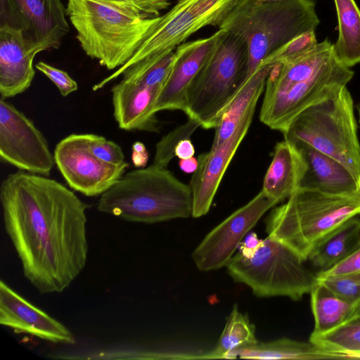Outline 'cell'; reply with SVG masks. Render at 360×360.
I'll return each instance as SVG.
<instances>
[{"mask_svg":"<svg viewBox=\"0 0 360 360\" xmlns=\"http://www.w3.org/2000/svg\"><path fill=\"white\" fill-rule=\"evenodd\" d=\"M3 221L25 277L41 293H60L84 269L89 205L60 182L22 170L0 187Z\"/></svg>","mask_w":360,"mask_h":360,"instance_id":"obj_1","label":"cell"},{"mask_svg":"<svg viewBox=\"0 0 360 360\" xmlns=\"http://www.w3.org/2000/svg\"><path fill=\"white\" fill-rule=\"evenodd\" d=\"M333 47L326 39L293 61L273 64L259 113L263 124L283 133L302 111L346 86L354 72L337 59Z\"/></svg>","mask_w":360,"mask_h":360,"instance_id":"obj_2","label":"cell"},{"mask_svg":"<svg viewBox=\"0 0 360 360\" xmlns=\"http://www.w3.org/2000/svg\"><path fill=\"white\" fill-rule=\"evenodd\" d=\"M319 23L315 0H239L219 29L246 41V82L265 58Z\"/></svg>","mask_w":360,"mask_h":360,"instance_id":"obj_3","label":"cell"},{"mask_svg":"<svg viewBox=\"0 0 360 360\" xmlns=\"http://www.w3.org/2000/svg\"><path fill=\"white\" fill-rule=\"evenodd\" d=\"M66 15L84 53L111 70L134 56L155 18L103 0H68Z\"/></svg>","mask_w":360,"mask_h":360,"instance_id":"obj_4","label":"cell"},{"mask_svg":"<svg viewBox=\"0 0 360 360\" xmlns=\"http://www.w3.org/2000/svg\"><path fill=\"white\" fill-rule=\"evenodd\" d=\"M97 209L131 222L188 218L192 214V192L167 167L152 164L124 174L101 195Z\"/></svg>","mask_w":360,"mask_h":360,"instance_id":"obj_5","label":"cell"},{"mask_svg":"<svg viewBox=\"0 0 360 360\" xmlns=\"http://www.w3.org/2000/svg\"><path fill=\"white\" fill-rule=\"evenodd\" d=\"M359 215L360 192L335 195L299 187L285 203L273 207L266 231L306 262L321 239Z\"/></svg>","mask_w":360,"mask_h":360,"instance_id":"obj_6","label":"cell"},{"mask_svg":"<svg viewBox=\"0 0 360 360\" xmlns=\"http://www.w3.org/2000/svg\"><path fill=\"white\" fill-rule=\"evenodd\" d=\"M343 165L360 184V143L353 101L344 86L298 114L283 133Z\"/></svg>","mask_w":360,"mask_h":360,"instance_id":"obj_7","label":"cell"},{"mask_svg":"<svg viewBox=\"0 0 360 360\" xmlns=\"http://www.w3.org/2000/svg\"><path fill=\"white\" fill-rule=\"evenodd\" d=\"M291 249L268 236L252 252L236 253L226 265L230 276L257 297L285 296L298 301L318 283L314 271Z\"/></svg>","mask_w":360,"mask_h":360,"instance_id":"obj_8","label":"cell"},{"mask_svg":"<svg viewBox=\"0 0 360 360\" xmlns=\"http://www.w3.org/2000/svg\"><path fill=\"white\" fill-rule=\"evenodd\" d=\"M248 46L231 33L225 35L210 59L189 86L186 114L203 129H215L223 112L245 82Z\"/></svg>","mask_w":360,"mask_h":360,"instance_id":"obj_9","label":"cell"},{"mask_svg":"<svg viewBox=\"0 0 360 360\" xmlns=\"http://www.w3.org/2000/svg\"><path fill=\"white\" fill-rule=\"evenodd\" d=\"M239 0H178L165 14L155 18L147 35L131 59L93 86L104 87L131 65L150 56L164 58L206 26L219 27Z\"/></svg>","mask_w":360,"mask_h":360,"instance_id":"obj_10","label":"cell"},{"mask_svg":"<svg viewBox=\"0 0 360 360\" xmlns=\"http://www.w3.org/2000/svg\"><path fill=\"white\" fill-rule=\"evenodd\" d=\"M66 16L60 0H0V27L19 31L36 55L60 48L70 32Z\"/></svg>","mask_w":360,"mask_h":360,"instance_id":"obj_11","label":"cell"},{"mask_svg":"<svg viewBox=\"0 0 360 360\" xmlns=\"http://www.w3.org/2000/svg\"><path fill=\"white\" fill-rule=\"evenodd\" d=\"M0 156L19 170L45 176L56 164L42 133L4 98L0 99Z\"/></svg>","mask_w":360,"mask_h":360,"instance_id":"obj_12","label":"cell"},{"mask_svg":"<svg viewBox=\"0 0 360 360\" xmlns=\"http://www.w3.org/2000/svg\"><path fill=\"white\" fill-rule=\"evenodd\" d=\"M55 163L69 186L89 197L102 195L113 186L129 167L125 162L111 165L90 150L87 134H72L56 145Z\"/></svg>","mask_w":360,"mask_h":360,"instance_id":"obj_13","label":"cell"},{"mask_svg":"<svg viewBox=\"0 0 360 360\" xmlns=\"http://www.w3.org/2000/svg\"><path fill=\"white\" fill-rule=\"evenodd\" d=\"M278 202L262 190L210 231L195 248L192 259L198 269L209 271L226 266L243 238Z\"/></svg>","mask_w":360,"mask_h":360,"instance_id":"obj_14","label":"cell"},{"mask_svg":"<svg viewBox=\"0 0 360 360\" xmlns=\"http://www.w3.org/2000/svg\"><path fill=\"white\" fill-rule=\"evenodd\" d=\"M225 32L219 29L209 37L188 41L175 49L172 69L154 105V111L178 110L186 112L188 89L221 42Z\"/></svg>","mask_w":360,"mask_h":360,"instance_id":"obj_15","label":"cell"},{"mask_svg":"<svg viewBox=\"0 0 360 360\" xmlns=\"http://www.w3.org/2000/svg\"><path fill=\"white\" fill-rule=\"evenodd\" d=\"M255 111L248 113L228 140L197 158L198 166L189 184L193 217H200L209 212L224 173L249 130Z\"/></svg>","mask_w":360,"mask_h":360,"instance_id":"obj_16","label":"cell"},{"mask_svg":"<svg viewBox=\"0 0 360 360\" xmlns=\"http://www.w3.org/2000/svg\"><path fill=\"white\" fill-rule=\"evenodd\" d=\"M0 323L17 333L28 334L55 344L73 345L71 331L60 322L0 282Z\"/></svg>","mask_w":360,"mask_h":360,"instance_id":"obj_17","label":"cell"},{"mask_svg":"<svg viewBox=\"0 0 360 360\" xmlns=\"http://www.w3.org/2000/svg\"><path fill=\"white\" fill-rule=\"evenodd\" d=\"M163 85L146 86L122 79L111 89L114 117L123 130L158 132L154 105Z\"/></svg>","mask_w":360,"mask_h":360,"instance_id":"obj_18","label":"cell"},{"mask_svg":"<svg viewBox=\"0 0 360 360\" xmlns=\"http://www.w3.org/2000/svg\"><path fill=\"white\" fill-rule=\"evenodd\" d=\"M290 142L299 150L307 164L299 187L335 195L360 192L359 182L340 162L303 141Z\"/></svg>","mask_w":360,"mask_h":360,"instance_id":"obj_19","label":"cell"},{"mask_svg":"<svg viewBox=\"0 0 360 360\" xmlns=\"http://www.w3.org/2000/svg\"><path fill=\"white\" fill-rule=\"evenodd\" d=\"M35 56L26 47L19 31L0 27L1 98L13 97L30 86L35 75Z\"/></svg>","mask_w":360,"mask_h":360,"instance_id":"obj_20","label":"cell"},{"mask_svg":"<svg viewBox=\"0 0 360 360\" xmlns=\"http://www.w3.org/2000/svg\"><path fill=\"white\" fill-rule=\"evenodd\" d=\"M306 169L307 164L301 153L291 142L284 139L274 147L262 191L278 203L286 200L299 188Z\"/></svg>","mask_w":360,"mask_h":360,"instance_id":"obj_21","label":"cell"},{"mask_svg":"<svg viewBox=\"0 0 360 360\" xmlns=\"http://www.w3.org/2000/svg\"><path fill=\"white\" fill-rule=\"evenodd\" d=\"M272 67L273 64L259 67L229 103L215 128L211 148H217L228 140L248 113L255 110Z\"/></svg>","mask_w":360,"mask_h":360,"instance_id":"obj_22","label":"cell"},{"mask_svg":"<svg viewBox=\"0 0 360 360\" xmlns=\"http://www.w3.org/2000/svg\"><path fill=\"white\" fill-rule=\"evenodd\" d=\"M240 357L251 359H349L347 356L324 348L310 340L301 342L286 338L236 350L231 359Z\"/></svg>","mask_w":360,"mask_h":360,"instance_id":"obj_23","label":"cell"},{"mask_svg":"<svg viewBox=\"0 0 360 360\" xmlns=\"http://www.w3.org/2000/svg\"><path fill=\"white\" fill-rule=\"evenodd\" d=\"M359 223L357 217L349 219L314 247L306 262L316 274L333 267L359 247Z\"/></svg>","mask_w":360,"mask_h":360,"instance_id":"obj_24","label":"cell"},{"mask_svg":"<svg viewBox=\"0 0 360 360\" xmlns=\"http://www.w3.org/2000/svg\"><path fill=\"white\" fill-rule=\"evenodd\" d=\"M338 38L333 44L337 59L351 68L360 63V9L354 0H334Z\"/></svg>","mask_w":360,"mask_h":360,"instance_id":"obj_25","label":"cell"},{"mask_svg":"<svg viewBox=\"0 0 360 360\" xmlns=\"http://www.w3.org/2000/svg\"><path fill=\"white\" fill-rule=\"evenodd\" d=\"M314 327L311 335L326 333L347 321L354 305L318 281L310 292Z\"/></svg>","mask_w":360,"mask_h":360,"instance_id":"obj_26","label":"cell"},{"mask_svg":"<svg viewBox=\"0 0 360 360\" xmlns=\"http://www.w3.org/2000/svg\"><path fill=\"white\" fill-rule=\"evenodd\" d=\"M258 342L255 326L248 315L242 314L237 304L226 318L224 328L213 350L205 354V359H231L236 350Z\"/></svg>","mask_w":360,"mask_h":360,"instance_id":"obj_27","label":"cell"},{"mask_svg":"<svg viewBox=\"0 0 360 360\" xmlns=\"http://www.w3.org/2000/svg\"><path fill=\"white\" fill-rule=\"evenodd\" d=\"M309 340L349 359H360V317L352 319L326 333L310 335Z\"/></svg>","mask_w":360,"mask_h":360,"instance_id":"obj_28","label":"cell"},{"mask_svg":"<svg viewBox=\"0 0 360 360\" xmlns=\"http://www.w3.org/2000/svg\"><path fill=\"white\" fill-rule=\"evenodd\" d=\"M200 124L196 120L188 118L184 124L175 128L164 136L155 146V153L153 164L156 166L167 167L175 156L174 150L178 143L189 138Z\"/></svg>","mask_w":360,"mask_h":360,"instance_id":"obj_29","label":"cell"},{"mask_svg":"<svg viewBox=\"0 0 360 360\" xmlns=\"http://www.w3.org/2000/svg\"><path fill=\"white\" fill-rule=\"evenodd\" d=\"M317 44L315 30L303 33L269 56L259 67L293 61L313 49Z\"/></svg>","mask_w":360,"mask_h":360,"instance_id":"obj_30","label":"cell"},{"mask_svg":"<svg viewBox=\"0 0 360 360\" xmlns=\"http://www.w3.org/2000/svg\"><path fill=\"white\" fill-rule=\"evenodd\" d=\"M336 295L353 304L360 303V272L349 275L318 278ZM353 310V309H352Z\"/></svg>","mask_w":360,"mask_h":360,"instance_id":"obj_31","label":"cell"},{"mask_svg":"<svg viewBox=\"0 0 360 360\" xmlns=\"http://www.w3.org/2000/svg\"><path fill=\"white\" fill-rule=\"evenodd\" d=\"M87 139L91 152L99 160L111 165L125 162L124 153L115 142L93 134H87Z\"/></svg>","mask_w":360,"mask_h":360,"instance_id":"obj_32","label":"cell"},{"mask_svg":"<svg viewBox=\"0 0 360 360\" xmlns=\"http://www.w3.org/2000/svg\"><path fill=\"white\" fill-rule=\"evenodd\" d=\"M35 68L56 85L63 96H67L78 89V84L76 81L64 70L43 61L37 63Z\"/></svg>","mask_w":360,"mask_h":360,"instance_id":"obj_33","label":"cell"},{"mask_svg":"<svg viewBox=\"0 0 360 360\" xmlns=\"http://www.w3.org/2000/svg\"><path fill=\"white\" fill-rule=\"evenodd\" d=\"M360 272V246L330 269L316 274L318 278L340 276Z\"/></svg>","mask_w":360,"mask_h":360,"instance_id":"obj_34","label":"cell"},{"mask_svg":"<svg viewBox=\"0 0 360 360\" xmlns=\"http://www.w3.org/2000/svg\"><path fill=\"white\" fill-rule=\"evenodd\" d=\"M105 1L124 7H129L141 11L143 14L155 18L158 15L154 9L143 0H103Z\"/></svg>","mask_w":360,"mask_h":360,"instance_id":"obj_35","label":"cell"},{"mask_svg":"<svg viewBox=\"0 0 360 360\" xmlns=\"http://www.w3.org/2000/svg\"><path fill=\"white\" fill-rule=\"evenodd\" d=\"M132 162L137 167H144L148 160V153L145 145L136 141L132 145Z\"/></svg>","mask_w":360,"mask_h":360,"instance_id":"obj_36","label":"cell"},{"mask_svg":"<svg viewBox=\"0 0 360 360\" xmlns=\"http://www.w3.org/2000/svg\"><path fill=\"white\" fill-rule=\"evenodd\" d=\"M194 146L189 138L181 140L175 148L174 154L179 160L188 159L194 156Z\"/></svg>","mask_w":360,"mask_h":360,"instance_id":"obj_37","label":"cell"},{"mask_svg":"<svg viewBox=\"0 0 360 360\" xmlns=\"http://www.w3.org/2000/svg\"><path fill=\"white\" fill-rule=\"evenodd\" d=\"M180 169L185 173H193L198 168V160L194 156L188 159H181L179 162Z\"/></svg>","mask_w":360,"mask_h":360,"instance_id":"obj_38","label":"cell"},{"mask_svg":"<svg viewBox=\"0 0 360 360\" xmlns=\"http://www.w3.org/2000/svg\"><path fill=\"white\" fill-rule=\"evenodd\" d=\"M150 5L157 15H159L160 11L166 9L170 5L171 0H143Z\"/></svg>","mask_w":360,"mask_h":360,"instance_id":"obj_39","label":"cell"},{"mask_svg":"<svg viewBox=\"0 0 360 360\" xmlns=\"http://www.w3.org/2000/svg\"><path fill=\"white\" fill-rule=\"evenodd\" d=\"M356 317H360V303L358 304L352 311L350 315L349 316L347 321L356 318ZM346 321V322H347Z\"/></svg>","mask_w":360,"mask_h":360,"instance_id":"obj_40","label":"cell"},{"mask_svg":"<svg viewBox=\"0 0 360 360\" xmlns=\"http://www.w3.org/2000/svg\"><path fill=\"white\" fill-rule=\"evenodd\" d=\"M356 108H357V111H358V115H359V123H360V101L356 106Z\"/></svg>","mask_w":360,"mask_h":360,"instance_id":"obj_41","label":"cell"},{"mask_svg":"<svg viewBox=\"0 0 360 360\" xmlns=\"http://www.w3.org/2000/svg\"><path fill=\"white\" fill-rule=\"evenodd\" d=\"M359 245H360V223H359Z\"/></svg>","mask_w":360,"mask_h":360,"instance_id":"obj_42","label":"cell"}]
</instances>
